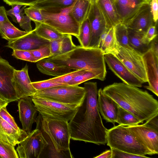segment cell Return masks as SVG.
Returning <instances> with one entry per match:
<instances>
[{
    "label": "cell",
    "instance_id": "ba28073f",
    "mask_svg": "<svg viewBox=\"0 0 158 158\" xmlns=\"http://www.w3.org/2000/svg\"><path fill=\"white\" fill-rule=\"evenodd\" d=\"M72 6L59 13H49L41 10L44 23L61 34L77 37L79 35L80 25L69 13Z\"/></svg>",
    "mask_w": 158,
    "mask_h": 158
},
{
    "label": "cell",
    "instance_id": "9a60e30c",
    "mask_svg": "<svg viewBox=\"0 0 158 158\" xmlns=\"http://www.w3.org/2000/svg\"><path fill=\"white\" fill-rule=\"evenodd\" d=\"M18 101L22 129L28 134L31 132L33 124L35 122L38 110L31 97L21 98Z\"/></svg>",
    "mask_w": 158,
    "mask_h": 158
},
{
    "label": "cell",
    "instance_id": "603a6c76",
    "mask_svg": "<svg viewBox=\"0 0 158 158\" xmlns=\"http://www.w3.org/2000/svg\"><path fill=\"white\" fill-rule=\"evenodd\" d=\"M96 2L105 17L108 28L120 23L113 0H97Z\"/></svg>",
    "mask_w": 158,
    "mask_h": 158
},
{
    "label": "cell",
    "instance_id": "9f6ffc18",
    "mask_svg": "<svg viewBox=\"0 0 158 158\" xmlns=\"http://www.w3.org/2000/svg\"><path fill=\"white\" fill-rule=\"evenodd\" d=\"M9 103V101L0 97V110L3 107H6Z\"/></svg>",
    "mask_w": 158,
    "mask_h": 158
},
{
    "label": "cell",
    "instance_id": "7dc6e473",
    "mask_svg": "<svg viewBox=\"0 0 158 158\" xmlns=\"http://www.w3.org/2000/svg\"><path fill=\"white\" fill-rule=\"evenodd\" d=\"M12 8L6 11L7 15L10 16L12 20L15 23H17L15 15L24 11L26 6H23L19 4H13L11 6Z\"/></svg>",
    "mask_w": 158,
    "mask_h": 158
},
{
    "label": "cell",
    "instance_id": "bcb514c9",
    "mask_svg": "<svg viewBox=\"0 0 158 158\" xmlns=\"http://www.w3.org/2000/svg\"><path fill=\"white\" fill-rule=\"evenodd\" d=\"M9 6L13 4H19L23 6H32L36 3L46 0H3Z\"/></svg>",
    "mask_w": 158,
    "mask_h": 158
},
{
    "label": "cell",
    "instance_id": "8fae6325",
    "mask_svg": "<svg viewBox=\"0 0 158 158\" xmlns=\"http://www.w3.org/2000/svg\"><path fill=\"white\" fill-rule=\"evenodd\" d=\"M15 69L0 56V97L10 102L20 99L13 82Z\"/></svg>",
    "mask_w": 158,
    "mask_h": 158
},
{
    "label": "cell",
    "instance_id": "7bdbcfd3",
    "mask_svg": "<svg viewBox=\"0 0 158 158\" xmlns=\"http://www.w3.org/2000/svg\"><path fill=\"white\" fill-rule=\"evenodd\" d=\"M12 56L17 59L32 62H36V60L29 51L14 50Z\"/></svg>",
    "mask_w": 158,
    "mask_h": 158
},
{
    "label": "cell",
    "instance_id": "1f68e13d",
    "mask_svg": "<svg viewBox=\"0 0 158 158\" xmlns=\"http://www.w3.org/2000/svg\"><path fill=\"white\" fill-rule=\"evenodd\" d=\"M116 123L119 125L125 126L133 125L142 123L134 115L119 106Z\"/></svg>",
    "mask_w": 158,
    "mask_h": 158
},
{
    "label": "cell",
    "instance_id": "836d02e7",
    "mask_svg": "<svg viewBox=\"0 0 158 158\" xmlns=\"http://www.w3.org/2000/svg\"><path fill=\"white\" fill-rule=\"evenodd\" d=\"M19 158L15 146L0 140V158Z\"/></svg>",
    "mask_w": 158,
    "mask_h": 158
},
{
    "label": "cell",
    "instance_id": "681fc988",
    "mask_svg": "<svg viewBox=\"0 0 158 158\" xmlns=\"http://www.w3.org/2000/svg\"><path fill=\"white\" fill-rule=\"evenodd\" d=\"M149 5L154 22L156 23L158 19V0H150Z\"/></svg>",
    "mask_w": 158,
    "mask_h": 158
},
{
    "label": "cell",
    "instance_id": "e0dca14e",
    "mask_svg": "<svg viewBox=\"0 0 158 158\" xmlns=\"http://www.w3.org/2000/svg\"><path fill=\"white\" fill-rule=\"evenodd\" d=\"M148 85L144 86L158 96V56L151 50L143 55Z\"/></svg>",
    "mask_w": 158,
    "mask_h": 158
},
{
    "label": "cell",
    "instance_id": "60d3db41",
    "mask_svg": "<svg viewBox=\"0 0 158 158\" xmlns=\"http://www.w3.org/2000/svg\"><path fill=\"white\" fill-rule=\"evenodd\" d=\"M0 116L14 129L20 133L23 134L27 133L18 126L14 118L7 111L6 107H4L1 110H0Z\"/></svg>",
    "mask_w": 158,
    "mask_h": 158
},
{
    "label": "cell",
    "instance_id": "7402d4cb",
    "mask_svg": "<svg viewBox=\"0 0 158 158\" xmlns=\"http://www.w3.org/2000/svg\"><path fill=\"white\" fill-rule=\"evenodd\" d=\"M15 130L0 116V140L15 146L27 136Z\"/></svg>",
    "mask_w": 158,
    "mask_h": 158
},
{
    "label": "cell",
    "instance_id": "30bf717a",
    "mask_svg": "<svg viewBox=\"0 0 158 158\" xmlns=\"http://www.w3.org/2000/svg\"><path fill=\"white\" fill-rule=\"evenodd\" d=\"M118 58L143 83L148 82L143 55L133 49L118 44L117 51L113 54Z\"/></svg>",
    "mask_w": 158,
    "mask_h": 158
},
{
    "label": "cell",
    "instance_id": "cb8c5ba5",
    "mask_svg": "<svg viewBox=\"0 0 158 158\" xmlns=\"http://www.w3.org/2000/svg\"><path fill=\"white\" fill-rule=\"evenodd\" d=\"M36 63L39 70L42 73L49 76L58 77L72 71V69L68 67L56 64L46 58Z\"/></svg>",
    "mask_w": 158,
    "mask_h": 158
},
{
    "label": "cell",
    "instance_id": "8992f818",
    "mask_svg": "<svg viewBox=\"0 0 158 158\" xmlns=\"http://www.w3.org/2000/svg\"><path fill=\"white\" fill-rule=\"evenodd\" d=\"M86 94V91L84 87L67 85L37 90L34 96L77 109L81 105Z\"/></svg>",
    "mask_w": 158,
    "mask_h": 158
},
{
    "label": "cell",
    "instance_id": "5b68a950",
    "mask_svg": "<svg viewBox=\"0 0 158 158\" xmlns=\"http://www.w3.org/2000/svg\"><path fill=\"white\" fill-rule=\"evenodd\" d=\"M114 126L106 131L107 144L110 148L137 155H154L135 138L126 126Z\"/></svg>",
    "mask_w": 158,
    "mask_h": 158
},
{
    "label": "cell",
    "instance_id": "4fadbf2b",
    "mask_svg": "<svg viewBox=\"0 0 158 158\" xmlns=\"http://www.w3.org/2000/svg\"><path fill=\"white\" fill-rule=\"evenodd\" d=\"M135 137L153 154H158V130L144 123L126 126Z\"/></svg>",
    "mask_w": 158,
    "mask_h": 158
},
{
    "label": "cell",
    "instance_id": "6da1fadb",
    "mask_svg": "<svg viewBox=\"0 0 158 158\" xmlns=\"http://www.w3.org/2000/svg\"><path fill=\"white\" fill-rule=\"evenodd\" d=\"M84 87L86 91L84 99L68 122L71 139L105 144L107 129L103 124L98 109L97 83L85 82Z\"/></svg>",
    "mask_w": 158,
    "mask_h": 158
},
{
    "label": "cell",
    "instance_id": "ffe728a7",
    "mask_svg": "<svg viewBox=\"0 0 158 158\" xmlns=\"http://www.w3.org/2000/svg\"><path fill=\"white\" fill-rule=\"evenodd\" d=\"M98 109L103 118L114 126L117 122L118 105L111 98L105 94L100 88L98 92Z\"/></svg>",
    "mask_w": 158,
    "mask_h": 158
},
{
    "label": "cell",
    "instance_id": "ee69618b",
    "mask_svg": "<svg viewBox=\"0 0 158 158\" xmlns=\"http://www.w3.org/2000/svg\"><path fill=\"white\" fill-rule=\"evenodd\" d=\"M112 151L111 158H144L148 157L144 155H137L122 151L113 148Z\"/></svg>",
    "mask_w": 158,
    "mask_h": 158
},
{
    "label": "cell",
    "instance_id": "ab89813d",
    "mask_svg": "<svg viewBox=\"0 0 158 158\" xmlns=\"http://www.w3.org/2000/svg\"><path fill=\"white\" fill-rule=\"evenodd\" d=\"M34 88L37 90H40L52 87L67 86V85L62 83L55 82L49 80L48 79L31 83Z\"/></svg>",
    "mask_w": 158,
    "mask_h": 158
},
{
    "label": "cell",
    "instance_id": "7c38bea8",
    "mask_svg": "<svg viewBox=\"0 0 158 158\" xmlns=\"http://www.w3.org/2000/svg\"><path fill=\"white\" fill-rule=\"evenodd\" d=\"M87 18L89 21L90 29L88 47L99 48L100 37L102 32L109 28L107 27L105 17L96 2H91Z\"/></svg>",
    "mask_w": 158,
    "mask_h": 158
},
{
    "label": "cell",
    "instance_id": "c3c4849f",
    "mask_svg": "<svg viewBox=\"0 0 158 158\" xmlns=\"http://www.w3.org/2000/svg\"><path fill=\"white\" fill-rule=\"evenodd\" d=\"M62 38L50 41V46L52 56L60 54L61 42Z\"/></svg>",
    "mask_w": 158,
    "mask_h": 158
},
{
    "label": "cell",
    "instance_id": "ac0fdd59",
    "mask_svg": "<svg viewBox=\"0 0 158 158\" xmlns=\"http://www.w3.org/2000/svg\"><path fill=\"white\" fill-rule=\"evenodd\" d=\"M50 44V41L38 35L34 30L17 39L9 41L6 47L14 50L31 51Z\"/></svg>",
    "mask_w": 158,
    "mask_h": 158
},
{
    "label": "cell",
    "instance_id": "db71d44e",
    "mask_svg": "<svg viewBox=\"0 0 158 158\" xmlns=\"http://www.w3.org/2000/svg\"><path fill=\"white\" fill-rule=\"evenodd\" d=\"M112 151L111 149L102 152L99 155L94 157V158H111Z\"/></svg>",
    "mask_w": 158,
    "mask_h": 158
},
{
    "label": "cell",
    "instance_id": "f5cc1de1",
    "mask_svg": "<svg viewBox=\"0 0 158 158\" xmlns=\"http://www.w3.org/2000/svg\"><path fill=\"white\" fill-rule=\"evenodd\" d=\"M150 49L156 55L158 56L157 36L151 42Z\"/></svg>",
    "mask_w": 158,
    "mask_h": 158
},
{
    "label": "cell",
    "instance_id": "f35d334b",
    "mask_svg": "<svg viewBox=\"0 0 158 158\" xmlns=\"http://www.w3.org/2000/svg\"><path fill=\"white\" fill-rule=\"evenodd\" d=\"M29 51L31 53L37 61L52 56L50 44Z\"/></svg>",
    "mask_w": 158,
    "mask_h": 158
},
{
    "label": "cell",
    "instance_id": "d4e9b609",
    "mask_svg": "<svg viewBox=\"0 0 158 158\" xmlns=\"http://www.w3.org/2000/svg\"><path fill=\"white\" fill-rule=\"evenodd\" d=\"M75 1V0H46L33 6L48 12L57 13L70 7Z\"/></svg>",
    "mask_w": 158,
    "mask_h": 158
},
{
    "label": "cell",
    "instance_id": "5bb4252c",
    "mask_svg": "<svg viewBox=\"0 0 158 158\" xmlns=\"http://www.w3.org/2000/svg\"><path fill=\"white\" fill-rule=\"evenodd\" d=\"M104 58L109 69L123 83L137 87L142 86L143 83L114 55L106 54Z\"/></svg>",
    "mask_w": 158,
    "mask_h": 158
},
{
    "label": "cell",
    "instance_id": "3957f363",
    "mask_svg": "<svg viewBox=\"0 0 158 158\" xmlns=\"http://www.w3.org/2000/svg\"><path fill=\"white\" fill-rule=\"evenodd\" d=\"M46 59L72 70L90 71L102 81L106 78L107 72L104 55L99 48L77 46L70 51Z\"/></svg>",
    "mask_w": 158,
    "mask_h": 158
},
{
    "label": "cell",
    "instance_id": "9c48e42d",
    "mask_svg": "<svg viewBox=\"0 0 158 158\" xmlns=\"http://www.w3.org/2000/svg\"><path fill=\"white\" fill-rule=\"evenodd\" d=\"M17 148L20 158H39L48 145L41 132L36 128L29 134Z\"/></svg>",
    "mask_w": 158,
    "mask_h": 158
},
{
    "label": "cell",
    "instance_id": "6f0895ef",
    "mask_svg": "<svg viewBox=\"0 0 158 158\" xmlns=\"http://www.w3.org/2000/svg\"><path fill=\"white\" fill-rule=\"evenodd\" d=\"M88 1L90 2H96L97 0H87Z\"/></svg>",
    "mask_w": 158,
    "mask_h": 158
},
{
    "label": "cell",
    "instance_id": "83f0119b",
    "mask_svg": "<svg viewBox=\"0 0 158 158\" xmlns=\"http://www.w3.org/2000/svg\"><path fill=\"white\" fill-rule=\"evenodd\" d=\"M30 32L19 30L15 27L9 20L0 25V35L1 36L8 41L17 39Z\"/></svg>",
    "mask_w": 158,
    "mask_h": 158
},
{
    "label": "cell",
    "instance_id": "11a10c76",
    "mask_svg": "<svg viewBox=\"0 0 158 158\" xmlns=\"http://www.w3.org/2000/svg\"><path fill=\"white\" fill-rule=\"evenodd\" d=\"M110 28H106L101 35L99 40V48L102 44Z\"/></svg>",
    "mask_w": 158,
    "mask_h": 158
},
{
    "label": "cell",
    "instance_id": "d6a6232c",
    "mask_svg": "<svg viewBox=\"0 0 158 158\" xmlns=\"http://www.w3.org/2000/svg\"><path fill=\"white\" fill-rule=\"evenodd\" d=\"M90 36V29L89 21L87 18L80 25L78 39L81 46L88 47Z\"/></svg>",
    "mask_w": 158,
    "mask_h": 158
},
{
    "label": "cell",
    "instance_id": "2e32d148",
    "mask_svg": "<svg viewBox=\"0 0 158 158\" xmlns=\"http://www.w3.org/2000/svg\"><path fill=\"white\" fill-rule=\"evenodd\" d=\"M120 23L126 26L134 18L140 8L150 0H113Z\"/></svg>",
    "mask_w": 158,
    "mask_h": 158
},
{
    "label": "cell",
    "instance_id": "d6986e66",
    "mask_svg": "<svg viewBox=\"0 0 158 158\" xmlns=\"http://www.w3.org/2000/svg\"><path fill=\"white\" fill-rule=\"evenodd\" d=\"M13 82L19 99L31 97L37 92L31 83L28 74V66L27 64L21 70H15Z\"/></svg>",
    "mask_w": 158,
    "mask_h": 158
},
{
    "label": "cell",
    "instance_id": "f907efd6",
    "mask_svg": "<svg viewBox=\"0 0 158 158\" xmlns=\"http://www.w3.org/2000/svg\"><path fill=\"white\" fill-rule=\"evenodd\" d=\"M158 114L155 115L146 121L144 124L158 130Z\"/></svg>",
    "mask_w": 158,
    "mask_h": 158
},
{
    "label": "cell",
    "instance_id": "f6af8a7d",
    "mask_svg": "<svg viewBox=\"0 0 158 158\" xmlns=\"http://www.w3.org/2000/svg\"><path fill=\"white\" fill-rule=\"evenodd\" d=\"M157 36L156 27L155 25L150 27L143 37V41L146 44H150L151 42Z\"/></svg>",
    "mask_w": 158,
    "mask_h": 158
},
{
    "label": "cell",
    "instance_id": "b9f144b4",
    "mask_svg": "<svg viewBox=\"0 0 158 158\" xmlns=\"http://www.w3.org/2000/svg\"><path fill=\"white\" fill-rule=\"evenodd\" d=\"M72 35L64 34L61 42L60 54L70 51L75 48L77 46L73 43Z\"/></svg>",
    "mask_w": 158,
    "mask_h": 158
},
{
    "label": "cell",
    "instance_id": "44dd1931",
    "mask_svg": "<svg viewBox=\"0 0 158 158\" xmlns=\"http://www.w3.org/2000/svg\"><path fill=\"white\" fill-rule=\"evenodd\" d=\"M149 3L143 5L134 18L126 25L130 28L145 34L148 29L154 25Z\"/></svg>",
    "mask_w": 158,
    "mask_h": 158
},
{
    "label": "cell",
    "instance_id": "52a82bcc",
    "mask_svg": "<svg viewBox=\"0 0 158 158\" xmlns=\"http://www.w3.org/2000/svg\"><path fill=\"white\" fill-rule=\"evenodd\" d=\"M31 97L39 114L51 118L69 122L78 109L73 108L53 101L34 95Z\"/></svg>",
    "mask_w": 158,
    "mask_h": 158
},
{
    "label": "cell",
    "instance_id": "f546056e",
    "mask_svg": "<svg viewBox=\"0 0 158 158\" xmlns=\"http://www.w3.org/2000/svg\"><path fill=\"white\" fill-rule=\"evenodd\" d=\"M118 44L115 37L113 27L109 29L100 48L105 55L113 54L117 51Z\"/></svg>",
    "mask_w": 158,
    "mask_h": 158
},
{
    "label": "cell",
    "instance_id": "484cf974",
    "mask_svg": "<svg viewBox=\"0 0 158 158\" xmlns=\"http://www.w3.org/2000/svg\"><path fill=\"white\" fill-rule=\"evenodd\" d=\"M91 2L87 0H75L70 14L80 25L87 18Z\"/></svg>",
    "mask_w": 158,
    "mask_h": 158
},
{
    "label": "cell",
    "instance_id": "816d5d0a",
    "mask_svg": "<svg viewBox=\"0 0 158 158\" xmlns=\"http://www.w3.org/2000/svg\"><path fill=\"white\" fill-rule=\"evenodd\" d=\"M6 11L4 6H0V25L9 20Z\"/></svg>",
    "mask_w": 158,
    "mask_h": 158
},
{
    "label": "cell",
    "instance_id": "4316f807",
    "mask_svg": "<svg viewBox=\"0 0 158 158\" xmlns=\"http://www.w3.org/2000/svg\"><path fill=\"white\" fill-rule=\"evenodd\" d=\"M129 44L133 50L142 55L148 51L150 48V43H144L143 37L144 34L134 30L127 28Z\"/></svg>",
    "mask_w": 158,
    "mask_h": 158
},
{
    "label": "cell",
    "instance_id": "7a4b0ae2",
    "mask_svg": "<svg viewBox=\"0 0 158 158\" xmlns=\"http://www.w3.org/2000/svg\"><path fill=\"white\" fill-rule=\"evenodd\" d=\"M103 92L143 123L158 114V102L147 91L124 83L105 86Z\"/></svg>",
    "mask_w": 158,
    "mask_h": 158
},
{
    "label": "cell",
    "instance_id": "74e56055",
    "mask_svg": "<svg viewBox=\"0 0 158 158\" xmlns=\"http://www.w3.org/2000/svg\"><path fill=\"white\" fill-rule=\"evenodd\" d=\"M15 16L17 23H19L20 27L25 31L31 32L33 30L31 25V20L25 14L24 11L16 14Z\"/></svg>",
    "mask_w": 158,
    "mask_h": 158
},
{
    "label": "cell",
    "instance_id": "277c9868",
    "mask_svg": "<svg viewBox=\"0 0 158 158\" xmlns=\"http://www.w3.org/2000/svg\"><path fill=\"white\" fill-rule=\"evenodd\" d=\"M36 129L42 132L48 145L49 158H73L69 147L70 133L68 122L44 116L36 118Z\"/></svg>",
    "mask_w": 158,
    "mask_h": 158
},
{
    "label": "cell",
    "instance_id": "f1b7e54d",
    "mask_svg": "<svg viewBox=\"0 0 158 158\" xmlns=\"http://www.w3.org/2000/svg\"><path fill=\"white\" fill-rule=\"evenodd\" d=\"M34 29L39 36L49 41L62 38L64 34L59 33L54 28L44 23H36Z\"/></svg>",
    "mask_w": 158,
    "mask_h": 158
},
{
    "label": "cell",
    "instance_id": "e575fe53",
    "mask_svg": "<svg viewBox=\"0 0 158 158\" xmlns=\"http://www.w3.org/2000/svg\"><path fill=\"white\" fill-rule=\"evenodd\" d=\"M25 14L34 23H44V17L39 9L32 6L26 7L24 10Z\"/></svg>",
    "mask_w": 158,
    "mask_h": 158
},
{
    "label": "cell",
    "instance_id": "8d00e7d4",
    "mask_svg": "<svg viewBox=\"0 0 158 158\" xmlns=\"http://www.w3.org/2000/svg\"><path fill=\"white\" fill-rule=\"evenodd\" d=\"M93 79H97L96 76L92 73L86 71L74 77L68 85L70 86L78 85L85 81Z\"/></svg>",
    "mask_w": 158,
    "mask_h": 158
},
{
    "label": "cell",
    "instance_id": "4dcf8cb0",
    "mask_svg": "<svg viewBox=\"0 0 158 158\" xmlns=\"http://www.w3.org/2000/svg\"><path fill=\"white\" fill-rule=\"evenodd\" d=\"M113 27L118 44L123 47L132 49L129 44L127 28L126 26L120 23Z\"/></svg>",
    "mask_w": 158,
    "mask_h": 158
},
{
    "label": "cell",
    "instance_id": "d590c367",
    "mask_svg": "<svg viewBox=\"0 0 158 158\" xmlns=\"http://www.w3.org/2000/svg\"><path fill=\"white\" fill-rule=\"evenodd\" d=\"M83 69L74 70L62 76L56 77L48 80L51 81L68 85V83L74 77L85 71Z\"/></svg>",
    "mask_w": 158,
    "mask_h": 158
}]
</instances>
